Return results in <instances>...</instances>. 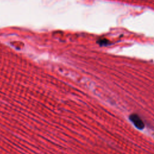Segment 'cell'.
<instances>
[{
    "mask_svg": "<svg viewBox=\"0 0 154 154\" xmlns=\"http://www.w3.org/2000/svg\"><path fill=\"white\" fill-rule=\"evenodd\" d=\"M129 120L138 129H143L144 128V123L140 117L137 114H132L129 116Z\"/></svg>",
    "mask_w": 154,
    "mask_h": 154,
    "instance_id": "cell-1",
    "label": "cell"
}]
</instances>
